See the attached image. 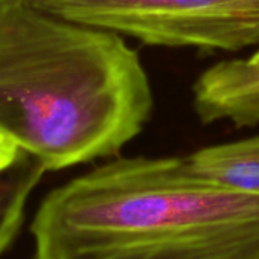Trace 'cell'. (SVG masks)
<instances>
[{
    "mask_svg": "<svg viewBox=\"0 0 259 259\" xmlns=\"http://www.w3.org/2000/svg\"><path fill=\"white\" fill-rule=\"evenodd\" d=\"M153 105L148 73L120 34L0 0V136L46 171L117 156Z\"/></svg>",
    "mask_w": 259,
    "mask_h": 259,
    "instance_id": "obj_1",
    "label": "cell"
},
{
    "mask_svg": "<svg viewBox=\"0 0 259 259\" xmlns=\"http://www.w3.org/2000/svg\"><path fill=\"white\" fill-rule=\"evenodd\" d=\"M31 233L32 259H259V194L119 157L51 191Z\"/></svg>",
    "mask_w": 259,
    "mask_h": 259,
    "instance_id": "obj_2",
    "label": "cell"
},
{
    "mask_svg": "<svg viewBox=\"0 0 259 259\" xmlns=\"http://www.w3.org/2000/svg\"><path fill=\"white\" fill-rule=\"evenodd\" d=\"M57 17L163 48H259V0H31Z\"/></svg>",
    "mask_w": 259,
    "mask_h": 259,
    "instance_id": "obj_3",
    "label": "cell"
},
{
    "mask_svg": "<svg viewBox=\"0 0 259 259\" xmlns=\"http://www.w3.org/2000/svg\"><path fill=\"white\" fill-rule=\"evenodd\" d=\"M198 179L247 194H259V136L212 145L183 157Z\"/></svg>",
    "mask_w": 259,
    "mask_h": 259,
    "instance_id": "obj_4",
    "label": "cell"
},
{
    "mask_svg": "<svg viewBox=\"0 0 259 259\" xmlns=\"http://www.w3.org/2000/svg\"><path fill=\"white\" fill-rule=\"evenodd\" d=\"M45 172L46 168L25 151L13 166L0 172V254L16 241L28 200Z\"/></svg>",
    "mask_w": 259,
    "mask_h": 259,
    "instance_id": "obj_5",
    "label": "cell"
},
{
    "mask_svg": "<svg viewBox=\"0 0 259 259\" xmlns=\"http://www.w3.org/2000/svg\"><path fill=\"white\" fill-rule=\"evenodd\" d=\"M22 150L10 139L0 136V172L13 166L22 156Z\"/></svg>",
    "mask_w": 259,
    "mask_h": 259,
    "instance_id": "obj_6",
    "label": "cell"
},
{
    "mask_svg": "<svg viewBox=\"0 0 259 259\" xmlns=\"http://www.w3.org/2000/svg\"><path fill=\"white\" fill-rule=\"evenodd\" d=\"M250 58H251V60H254V61H259V48H257V49L250 55Z\"/></svg>",
    "mask_w": 259,
    "mask_h": 259,
    "instance_id": "obj_7",
    "label": "cell"
}]
</instances>
